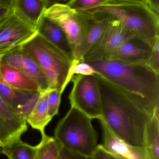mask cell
I'll return each mask as SVG.
<instances>
[{"mask_svg": "<svg viewBox=\"0 0 159 159\" xmlns=\"http://www.w3.org/2000/svg\"><path fill=\"white\" fill-rule=\"evenodd\" d=\"M8 159H38L37 147L18 141L4 148L3 154Z\"/></svg>", "mask_w": 159, "mask_h": 159, "instance_id": "ffe728a7", "label": "cell"}, {"mask_svg": "<svg viewBox=\"0 0 159 159\" xmlns=\"http://www.w3.org/2000/svg\"><path fill=\"white\" fill-rule=\"evenodd\" d=\"M86 12L103 13L119 20L133 36L142 39L152 47L159 40V14L144 0H109Z\"/></svg>", "mask_w": 159, "mask_h": 159, "instance_id": "3957f363", "label": "cell"}, {"mask_svg": "<svg viewBox=\"0 0 159 159\" xmlns=\"http://www.w3.org/2000/svg\"><path fill=\"white\" fill-rule=\"evenodd\" d=\"M132 36H133L119 20L112 19L101 39L85 54L81 62L107 60L120 45Z\"/></svg>", "mask_w": 159, "mask_h": 159, "instance_id": "9c48e42d", "label": "cell"}, {"mask_svg": "<svg viewBox=\"0 0 159 159\" xmlns=\"http://www.w3.org/2000/svg\"><path fill=\"white\" fill-rule=\"evenodd\" d=\"M0 75L4 81L15 89L42 91L36 82L16 68L4 62L1 57Z\"/></svg>", "mask_w": 159, "mask_h": 159, "instance_id": "e0dca14e", "label": "cell"}, {"mask_svg": "<svg viewBox=\"0 0 159 159\" xmlns=\"http://www.w3.org/2000/svg\"><path fill=\"white\" fill-rule=\"evenodd\" d=\"M108 1L109 0H70L66 3L76 11L86 12L104 4Z\"/></svg>", "mask_w": 159, "mask_h": 159, "instance_id": "603a6c76", "label": "cell"}, {"mask_svg": "<svg viewBox=\"0 0 159 159\" xmlns=\"http://www.w3.org/2000/svg\"><path fill=\"white\" fill-rule=\"evenodd\" d=\"M48 7L47 0H15L12 9L37 30L39 22Z\"/></svg>", "mask_w": 159, "mask_h": 159, "instance_id": "2e32d148", "label": "cell"}, {"mask_svg": "<svg viewBox=\"0 0 159 159\" xmlns=\"http://www.w3.org/2000/svg\"><path fill=\"white\" fill-rule=\"evenodd\" d=\"M72 81L73 87L69 97L71 107L92 119L101 118V93L94 74L77 73Z\"/></svg>", "mask_w": 159, "mask_h": 159, "instance_id": "52a82bcc", "label": "cell"}, {"mask_svg": "<svg viewBox=\"0 0 159 159\" xmlns=\"http://www.w3.org/2000/svg\"><path fill=\"white\" fill-rule=\"evenodd\" d=\"M152 48L142 39L132 36L120 45L107 60L127 63H146Z\"/></svg>", "mask_w": 159, "mask_h": 159, "instance_id": "4fadbf2b", "label": "cell"}, {"mask_svg": "<svg viewBox=\"0 0 159 159\" xmlns=\"http://www.w3.org/2000/svg\"><path fill=\"white\" fill-rule=\"evenodd\" d=\"M21 47L40 66L47 81L48 90L56 89L63 93L75 74L77 65L74 61L37 32Z\"/></svg>", "mask_w": 159, "mask_h": 159, "instance_id": "277c9868", "label": "cell"}, {"mask_svg": "<svg viewBox=\"0 0 159 159\" xmlns=\"http://www.w3.org/2000/svg\"><path fill=\"white\" fill-rule=\"evenodd\" d=\"M92 119L71 107L54 130V138L66 149L93 157L98 147V135Z\"/></svg>", "mask_w": 159, "mask_h": 159, "instance_id": "5b68a950", "label": "cell"}, {"mask_svg": "<svg viewBox=\"0 0 159 159\" xmlns=\"http://www.w3.org/2000/svg\"><path fill=\"white\" fill-rule=\"evenodd\" d=\"M41 92L19 90V101L16 113L26 121L37 103Z\"/></svg>", "mask_w": 159, "mask_h": 159, "instance_id": "44dd1931", "label": "cell"}, {"mask_svg": "<svg viewBox=\"0 0 159 159\" xmlns=\"http://www.w3.org/2000/svg\"><path fill=\"white\" fill-rule=\"evenodd\" d=\"M37 31L46 40L75 61L72 50L67 36L58 24L43 16L38 24Z\"/></svg>", "mask_w": 159, "mask_h": 159, "instance_id": "5bb4252c", "label": "cell"}, {"mask_svg": "<svg viewBox=\"0 0 159 159\" xmlns=\"http://www.w3.org/2000/svg\"><path fill=\"white\" fill-rule=\"evenodd\" d=\"M44 16L58 24L64 32L70 43L77 65L81 62V49L85 41L89 15L71 8L66 3L49 7Z\"/></svg>", "mask_w": 159, "mask_h": 159, "instance_id": "8992f818", "label": "cell"}, {"mask_svg": "<svg viewBox=\"0 0 159 159\" xmlns=\"http://www.w3.org/2000/svg\"><path fill=\"white\" fill-rule=\"evenodd\" d=\"M88 13L86 36L80 54L81 62L85 54L101 39L113 19L103 13Z\"/></svg>", "mask_w": 159, "mask_h": 159, "instance_id": "9a60e30c", "label": "cell"}, {"mask_svg": "<svg viewBox=\"0 0 159 159\" xmlns=\"http://www.w3.org/2000/svg\"><path fill=\"white\" fill-rule=\"evenodd\" d=\"M37 32L12 10L0 21V57L21 46Z\"/></svg>", "mask_w": 159, "mask_h": 159, "instance_id": "ba28073f", "label": "cell"}, {"mask_svg": "<svg viewBox=\"0 0 159 159\" xmlns=\"http://www.w3.org/2000/svg\"><path fill=\"white\" fill-rule=\"evenodd\" d=\"M13 9L9 8H0V21L10 13Z\"/></svg>", "mask_w": 159, "mask_h": 159, "instance_id": "f546056e", "label": "cell"}, {"mask_svg": "<svg viewBox=\"0 0 159 159\" xmlns=\"http://www.w3.org/2000/svg\"><path fill=\"white\" fill-rule=\"evenodd\" d=\"M1 59L36 82L42 91L48 90L47 81L40 66L21 47L10 50L1 56Z\"/></svg>", "mask_w": 159, "mask_h": 159, "instance_id": "8fae6325", "label": "cell"}, {"mask_svg": "<svg viewBox=\"0 0 159 159\" xmlns=\"http://www.w3.org/2000/svg\"><path fill=\"white\" fill-rule=\"evenodd\" d=\"M59 145L60 156L61 159H95L93 157L84 156L82 154L66 149Z\"/></svg>", "mask_w": 159, "mask_h": 159, "instance_id": "484cf974", "label": "cell"}, {"mask_svg": "<svg viewBox=\"0 0 159 159\" xmlns=\"http://www.w3.org/2000/svg\"><path fill=\"white\" fill-rule=\"evenodd\" d=\"M93 157L95 159H116L112 155L106 152L101 144L98 145Z\"/></svg>", "mask_w": 159, "mask_h": 159, "instance_id": "4316f807", "label": "cell"}, {"mask_svg": "<svg viewBox=\"0 0 159 159\" xmlns=\"http://www.w3.org/2000/svg\"><path fill=\"white\" fill-rule=\"evenodd\" d=\"M146 3L154 11L159 14V0H144Z\"/></svg>", "mask_w": 159, "mask_h": 159, "instance_id": "83f0119b", "label": "cell"}, {"mask_svg": "<svg viewBox=\"0 0 159 159\" xmlns=\"http://www.w3.org/2000/svg\"><path fill=\"white\" fill-rule=\"evenodd\" d=\"M62 93L56 89L49 90L48 95V111L49 116L52 118L58 115Z\"/></svg>", "mask_w": 159, "mask_h": 159, "instance_id": "cb8c5ba5", "label": "cell"}, {"mask_svg": "<svg viewBox=\"0 0 159 159\" xmlns=\"http://www.w3.org/2000/svg\"><path fill=\"white\" fill-rule=\"evenodd\" d=\"M92 72L101 93V119L116 136L127 144L145 148L147 125L153 116L138 106L101 75Z\"/></svg>", "mask_w": 159, "mask_h": 159, "instance_id": "7a4b0ae2", "label": "cell"}, {"mask_svg": "<svg viewBox=\"0 0 159 159\" xmlns=\"http://www.w3.org/2000/svg\"><path fill=\"white\" fill-rule=\"evenodd\" d=\"M49 91L41 92L37 103L26 120L32 129L39 131L41 134L45 133V128L52 119L48 111Z\"/></svg>", "mask_w": 159, "mask_h": 159, "instance_id": "ac0fdd59", "label": "cell"}, {"mask_svg": "<svg viewBox=\"0 0 159 159\" xmlns=\"http://www.w3.org/2000/svg\"><path fill=\"white\" fill-rule=\"evenodd\" d=\"M70 0H47L49 7L58 3H66Z\"/></svg>", "mask_w": 159, "mask_h": 159, "instance_id": "4dcf8cb0", "label": "cell"}, {"mask_svg": "<svg viewBox=\"0 0 159 159\" xmlns=\"http://www.w3.org/2000/svg\"><path fill=\"white\" fill-rule=\"evenodd\" d=\"M15 0H0V8H9L12 9Z\"/></svg>", "mask_w": 159, "mask_h": 159, "instance_id": "f1b7e54d", "label": "cell"}, {"mask_svg": "<svg viewBox=\"0 0 159 159\" xmlns=\"http://www.w3.org/2000/svg\"><path fill=\"white\" fill-rule=\"evenodd\" d=\"M27 123L0 96V144L3 148L21 140L28 129Z\"/></svg>", "mask_w": 159, "mask_h": 159, "instance_id": "30bf717a", "label": "cell"}, {"mask_svg": "<svg viewBox=\"0 0 159 159\" xmlns=\"http://www.w3.org/2000/svg\"><path fill=\"white\" fill-rule=\"evenodd\" d=\"M40 143L36 146L38 159H61L59 145L53 137L48 136L45 133L41 134Z\"/></svg>", "mask_w": 159, "mask_h": 159, "instance_id": "7402d4cb", "label": "cell"}, {"mask_svg": "<svg viewBox=\"0 0 159 159\" xmlns=\"http://www.w3.org/2000/svg\"><path fill=\"white\" fill-rule=\"evenodd\" d=\"M102 130V143L101 145L116 159H149L145 148L127 144L119 139L102 119L99 120Z\"/></svg>", "mask_w": 159, "mask_h": 159, "instance_id": "7c38bea8", "label": "cell"}, {"mask_svg": "<svg viewBox=\"0 0 159 159\" xmlns=\"http://www.w3.org/2000/svg\"><path fill=\"white\" fill-rule=\"evenodd\" d=\"M159 109L147 125L145 149L149 159H159Z\"/></svg>", "mask_w": 159, "mask_h": 159, "instance_id": "d6986e66", "label": "cell"}, {"mask_svg": "<svg viewBox=\"0 0 159 159\" xmlns=\"http://www.w3.org/2000/svg\"><path fill=\"white\" fill-rule=\"evenodd\" d=\"M159 40H158L155 45L152 48L149 58L146 64L159 74Z\"/></svg>", "mask_w": 159, "mask_h": 159, "instance_id": "d4e9b609", "label": "cell"}, {"mask_svg": "<svg viewBox=\"0 0 159 159\" xmlns=\"http://www.w3.org/2000/svg\"><path fill=\"white\" fill-rule=\"evenodd\" d=\"M81 63L101 75L152 116L159 109V74L146 63L110 60L83 61Z\"/></svg>", "mask_w": 159, "mask_h": 159, "instance_id": "6da1fadb", "label": "cell"}, {"mask_svg": "<svg viewBox=\"0 0 159 159\" xmlns=\"http://www.w3.org/2000/svg\"><path fill=\"white\" fill-rule=\"evenodd\" d=\"M4 148L0 144V155L3 154Z\"/></svg>", "mask_w": 159, "mask_h": 159, "instance_id": "1f68e13d", "label": "cell"}]
</instances>
